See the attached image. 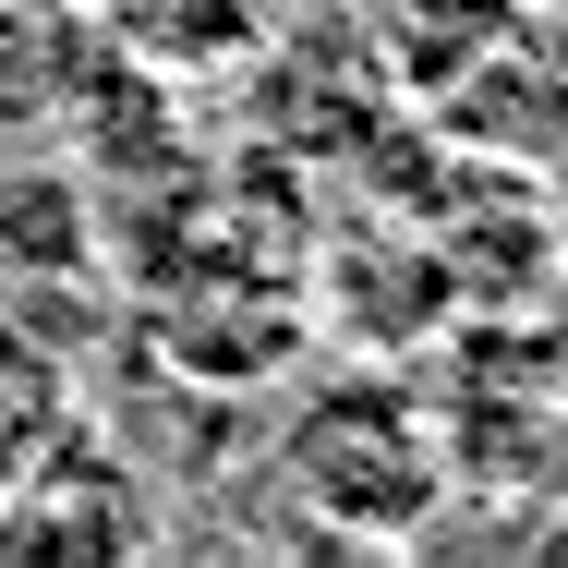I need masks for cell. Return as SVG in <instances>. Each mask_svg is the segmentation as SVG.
Instances as JSON below:
<instances>
[]
</instances>
